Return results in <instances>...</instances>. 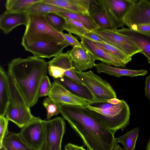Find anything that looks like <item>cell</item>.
Instances as JSON below:
<instances>
[{"instance_id": "1", "label": "cell", "mask_w": 150, "mask_h": 150, "mask_svg": "<svg viewBox=\"0 0 150 150\" xmlns=\"http://www.w3.org/2000/svg\"><path fill=\"white\" fill-rule=\"evenodd\" d=\"M60 113L82 140L88 150H113L114 134L102 124L86 107L57 104Z\"/></svg>"}, {"instance_id": "2", "label": "cell", "mask_w": 150, "mask_h": 150, "mask_svg": "<svg viewBox=\"0 0 150 150\" xmlns=\"http://www.w3.org/2000/svg\"><path fill=\"white\" fill-rule=\"evenodd\" d=\"M28 13V22L21 42L25 50L38 58H50L62 53L69 45L63 32L52 28L44 14Z\"/></svg>"}, {"instance_id": "3", "label": "cell", "mask_w": 150, "mask_h": 150, "mask_svg": "<svg viewBox=\"0 0 150 150\" xmlns=\"http://www.w3.org/2000/svg\"><path fill=\"white\" fill-rule=\"evenodd\" d=\"M48 66L45 60L34 56L15 58L8 64V74L13 78L29 107L38 103L39 88L47 75Z\"/></svg>"}, {"instance_id": "4", "label": "cell", "mask_w": 150, "mask_h": 150, "mask_svg": "<svg viewBox=\"0 0 150 150\" xmlns=\"http://www.w3.org/2000/svg\"><path fill=\"white\" fill-rule=\"evenodd\" d=\"M92 115L104 126L115 134L123 130L129 124L130 111L127 102L123 100L114 108L104 109L88 104L86 107Z\"/></svg>"}, {"instance_id": "5", "label": "cell", "mask_w": 150, "mask_h": 150, "mask_svg": "<svg viewBox=\"0 0 150 150\" xmlns=\"http://www.w3.org/2000/svg\"><path fill=\"white\" fill-rule=\"evenodd\" d=\"M78 77L91 91L96 102H107L117 98L116 93L110 84L91 70L79 71L74 70Z\"/></svg>"}, {"instance_id": "6", "label": "cell", "mask_w": 150, "mask_h": 150, "mask_svg": "<svg viewBox=\"0 0 150 150\" xmlns=\"http://www.w3.org/2000/svg\"><path fill=\"white\" fill-rule=\"evenodd\" d=\"M105 12L110 28H123V20L137 0H99Z\"/></svg>"}, {"instance_id": "7", "label": "cell", "mask_w": 150, "mask_h": 150, "mask_svg": "<svg viewBox=\"0 0 150 150\" xmlns=\"http://www.w3.org/2000/svg\"><path fill=\"white\" fill-rule=\"evenodd\" d=\"M43 122L45 134L43 150H62V140L66 131L65 119L57 117Z\"/></svg>"}, {"instance_id": "8", "label": "cell", "mask_w": 150, "mask_h": 150, "mask_svg": "<svg viewBox=\"0 0 150 150\" xmlns=\"http://www.w3.org/2000/svg\"><path fill=\"white\" fill-rule=\"evenodd\" d=\"M19 133L23 141L29 146L36 150L43 149L45 129L43 120L39 117L22 128Z\"/></svg>"}, {"instance_id": "9", "label": "cell", "mask_w": 150, "mask_h": 150, "mask_svg": "<svg viewBox=\"0 0 150 150\" xmlns=\"http://www.w3.org/2000/svg\"><path fill=\"white\" fill-rule=\"evenodd\" d=\"M93 32L104 40L118 48L128 56L141 53L142 50L127 37L117 32L115 29L102 28Z\"/></svg>"}, {"instance_id": "10", "label": "cell", "mask_w": 150, "mask_h": 150, "mask_svg": "<svg viewBox=\"0 0 150 150\" xmlns=\"http://www.w3.org/2000/svg\"><path fill=\"white\" fill-rule=\"evenodd\" d=\"M124 25L129 28L132 25H150V2L138 0L124 16Z\"/></svg>"}, {"instance_id": "11", "label": "cell", "mask_w": 150, "mask_h": 150, "mask_svg": "<svg viewBox=\"0 0 150 150\" xmlns=\"http://www.w3.org/2000/svg\"><path fill=\"white\" fill-rule=\"evenodd\" d=\"M48 96L57 104H63L86 107L88 103L68 90L56 79L52 83Z\"/></svg>"}, {"instance_id": "12", "label": "cell", "mask_w": 150, "mask_h": 150, "mask_svg": "<svg viewBox=\"0 0 150 150\" xmlns=\"http://www.w3.org/2000/svg\"><path fill=\"white\" fill-rule=\"evenodd\" d=\"M5 115L9 121L21 129L36 118L32 114L28 105L12 103H10Z\"/></svg>"}, {"instance_id": "13", "label": "cell", "mask_w": 150, "mask_h": 150, "mask_svg": "<svg viewBox=\"0 0 150 150\" xmlns=\"http://www.w3.org/2000/svg\"><path fill=\"white\" fill-rule=\"evenodd\" d=\"M80 38L83 47L89 52L95 60H99L110 65L126 67V65L124 63L106 52L93 41L84 37Z\"/></svg>"}, {"instance_id": "14", "label": "cell", "mask_w": 150, "mask_h": 150, "mask_svg": "<svg viewBox=\"0 0 150 150\" xmlns=\"http://www.w3.org/2000/svg\"><path fill=\"white\" fill-rule=\"evenodd\" d=\"M28 19L29 13L26 11H6L0 16V28L5 34H7L18 26L21 25L26 26Z\"/></svg>"}, {"instance_id": "15", "label": "cell", "mask_w": 150, "mask_h": 150, "mask_svg": "<svg viewBox=\"0 0 150 150\" xmlns=\"http://www.w3.org/2000/svg\"><path fill=\"white\" fill-rule=\"evenodd\" d=\"M68 51L75 70L83 71L95 66V59L83 47H74Z\"/></svg>"}, {"instance_id": "16", "label": "cell", "mask_w": 150, "mask_h": 150, "mask_svg": "<svg viewBox=\"0 0 150 150\" xmlns=\"http://www.w3.org/2000/svg\"><path fill=\"white\" fill-rule=\"evenodd\" d=\"M42 2L71 13L90 16V0H43Z\"/></svg>"}, {"instance_id": "17", "label": "cell", "mask_w": 150, "mask_h": 150, "mask_svg": "<svg viewBox=\"0 0 150 150\" xmlns=\"http://www.w3.org/2000/svg\"><path fill=\"white\" fill-rule=\"evenodd\" d=\"M118 33L125 36L132 42L142 50L141 53L147 59L150 64V36L146 35L130 29L123 28L115 29Z\"/></svg>"}, {"instance_id": "18", "label": "cell", "mask_w": 150, "mask_h": 150, "mask_svg": "<svg viewBox=\"0 0 150 150\" xmlns=\"http://www.w3.org/2000/svg\"><path fill=\"white\" fill-rule=\"evenodd\" d=\"M74 95L91 104L96 103L95 98L89 90L84 85L78 83L65 75L56 79Z\"/></svg>"}, {"instance_id": "19", "label": "cell", "mask_w": 150, "mask_h": 150, "mask_svg": "<svg viewBox=\"0 0 150 150\" xmlns=\"http://www.w3.org/2000/svg\"><path fill=\"white\" fill-rule=\"evenodd\" d=\"M48 65L58 67L65 70L64 75L79 83L83 85L74 72L68 50L62 53L47 62Z\"/></svg>"}, {"instance_id": "20", "label": "cell", "mask_w": 150, "mask_h": 150, "mask_svg": "<svg viewBox=\"0 0 150 150\" xmlns=\"http://www.w3.org/2000/svg\"><path fill=\"white\" fill-rule=\"evenodd\" d=\"M95 67L96 69L97 72L99 74L103 73L117 78L124 76L133 77L144 76L148 73L147 70L146 69L135 70L121 69L112 67L103 63L96 64Z\"/></svg>"}, {"instance_id": "21", "label": "cell", "mask_w": 150, "mask_h": 150, "mask_svg": "<svg viewBox=\"0 0 150 150\" xmlns=\"http://www.w3.org/2000/svg\"><path fill=\"white\" fill-rule=\"evenodd\" d=\"M10 92L8 74L0 67V116H5L10 103Z\"/></svg>"}, {"instance_id": "22", "label": "cell", "mask_w": 150, "mask_h": 150, "mask_svg": "<svg viewBox=\"0 0 150 150\" xmlns=\"http://www.w3.org/2000/svg\"><path fill=\"white\" fill-rule=\"evenodd\" d=\"M0 149L3 150H36L23 141L19 133L9 131L4 138Z\"/></svg>"}, {"instance_id": "23", "label": "cell", "mask_w": 150, "mask_h": 150, "mask_svg": "<svg viewBox=\"0 0 150 150\" xmlns=\"http://www.w3.org/2000/svg\"><path fill=\"white\" fill-rule=\"evenodd\" d=\"M89 12L99 28H110L105 12L99 0H90Z\"/></svg>"}, {"instance_id": "24", "label": "cell", "mask_w": 150, "mask_h": 150, "mask_svg": "<svg viewBox=\"0 0 150 150\" xmlns=\"http://www.w3.org/2000/svg\"><path fill=\"white\" fill-rule=\"evenodd\" d=\"M57 13L64 17L81 23L90 31L93 32L99 28L98 25L90 15H83L69 12Z\"/></svg>"}, {"instance_id": "25", "label": "cell", "mask_w": 150, "mask_h": 150, "mask_svg": "<svg viewBox=\"0 0 150 150\" xmlns=\"http://www.w3.org/2000/svg\"><path fill=\"white\" fill-rule=\"evenodd\" d=\"M41 1L35 3L28 8L26 11L28 13L45 14L50 13L71 12L58 7L44 3Z\"/></svg>"}, {"instance_id": "26", "label": "cell", "mask_w": 150, "mask_h": 150, "mask_svg": "<svg viewBox=\"0 0 150 150\" xmlns=\"http://www.w3.org/2000/svg\"><path fill=\"white\" fill-rule=\"evenodd\" d=\"M101 48L111 55L119 59L125 65L132 60L130 57L113 45L105 41L94 42Z\"/></svg>"}, {"instance_id": "27", "label": "cell", "mask_w": 150, "mask_h": 150, "mask_svg": "<svg viewBox=\"0 0 150 150\" xmlns=\"http://www.w3.org/2000/svg\"><path fill=\"white\" fill-rule=\"evenodd\" d=\"M139 129L135 127L125 134L116 138L117 143L122 144L125 150H134Z\"/></svg>"}, {"instance_id": "28", "label": "cell", "mask_w": 150, "mask_h": 150, "mask_svg": "<svg viewBox=\"0 0 150 150\" xmlns=\"http://www.w3.org/2000/svg\"><path fill=\"white\" fill-rule=\"evenodd\" d=\"M42 0H7L5 6L6 11L13 12L26 11L33 4Z\"/></svg>"}, {"instance_id": "29", "label": "cell", "mask_w": 150, "mask_h": 150, "mask_svg": "<svg viewBox=\"0 0 150 150\" xmlns=\"http://www.w3.org/2000/svg\"><path fill=\"white\" fill-rule=\"evenodd\" d=\"M49 24L57 31L62 33L66 30L67 23L65 18L57 13L44 14Z\"/></svg>"}, {"instance_id": "30", "label": "cell", "mask_w": 150, "mask_h": 150, "mask_svg": "<svg viewBox=\"0 0 150 150\" xmlns=\"http://www.w3.org/2000/svg\"><path fill=\"white\" fill-rule=\"evenodd\" d=\"M64 17L67 23V27L66 30L69 33L74 34L81 37H83L86 32L90 31L81 23L74 20Z\"/></svg>"}, {"instance_id": "31", "label": "cell", "mask_w": 150, "mask_h": 150, "mask_svg": "<svg viewBox=\"0 0 150 150\" xmlns=\"http://www.w3.org/2000/svg\"><path fill=\"white\" fill-rule=\"evenodd\" d=\"M42 104L47 110V120H50L53 116L57 115L60 113L57 104L49 97L46 98Z\"/></svg>"}, {"instance_id": "32", "label": "cell", "mask_w": 150, "mask_h": 150, "mask_svg": "<svg viewBox=\"0 0 150 150\" xmlns=\"http://www.w3.org/2000/svg\"><path fill=\"white\" fill-rule=\"evenodd\" d=\"M52 86V83L49 77L46 75L43 79L40 84L38 93L39 97L48 96Z\"/></svg>"}, {"instance_id": "33", "label": "cell", "mask_w": 150, "mask_h": 150, "mask_svg": "<svg viewBox=\"0 0 150 150\" xmlns=\"http://www.w3.org/2000/svg\"><path fill=\"white\" fill-rule=\"evenodd\" d=\"M8 120L5 116H0V147L6 135L9 132L8 130Z\"/></svg>"}, {"instance_id": "34", "label": "cell", "mask_w": 150, "mask_h": 150, "mask_svg": "<svg viewBox=\"0 0 150 150\" xmlns=\"http://www.w3.org/2000/svg\"><path fill=\"white\" fill-rule=\"evenodd\" d=\"M65 71V70L60 67L48 65L49 74L55 79L63 77L64 76Z\"/></svg>"}, {"instance_id": "35", "label": "cell", "mask_w": 150, "mask_h": 150, "mask_svg": "<svg viewBox=\"0 0 150 150\" xmlns=\"http://www.w3.org/2000/svg\"><path fill=\"white\" fill-rule=\"evenodd\" d=\"M133 31L150 36V25H132L129 28Z\"/></svg>"}, {"instance_id": "36", "label": "cell", "mask_w": 150, "mask_h": 150, "mask_svg": "<svg viewBox=\"0 0 150 150\" xmlns=\"http://www.w3.org/2000/svg\"><path fill=\"white\" fill-rule=\"evenodd\" d=\"M62 34L66 41L69 45L73 47H83L81 42H80L77 39L71 34L62 33Z\"/></svg>"}, {"instance_id": "37", "label": "cell", "mask_w": 150, "mask_h": 150, "mask_svg": "<svg viewBox=\"0 0 150 150\" xmlns=\"http://www.w3.org/2000/svg\"><path fill=\"white\" fill-rule=\"evenodd\" d=\"M83 37L88 38L94 42L105 41L102 38L94 33L93 32L90 31L86 32Z\"/></svg>"}, {"instance_id": "38", "label": "cell", "mask_w": 150, "mask_h": 150, "mask_svg": "<svg viewBox=\"0 0 150 150\" xmlns=\"http://www.w3.org/2000/svg\"><path fill=\"white\" fill-rule=\"evenodd\" d=\"M145 93L150 103V74L145 78Z\"/></svg>"}, {"instance_id": "39", "label": "cell", "mask_w": 150, "mask_h": 150, "mask_svg": "<svg viewBox=\"0 0 150 150\" xmlns=\"http://www.w3.org/2000/svg\"><path fill=\"white\" fill-rule=\"evenodd\" d=\"M79 146L71 143H68L66 144L64 147V150H88L85 149L83 146Z\"/></svg>"}, {"instance_id": "40", "label": "cell", "mask_w": 150, "mask_h": 150, "mask_svg": "<svg viewBox=\"0 0 150 150\" xmlns=\"http://www.w3.org/2000/svg\"><path fill=\"white\" fill-rule=\"evenodd\" d=\"M121 102V100H119L117 98H112L108 100L107 102L112 104L115 105L120 103Z\"/></svg>"}, {"instance_id": "41", "label": "cell", "mask_w": 150, "mask_h": 150, "mask_svg": "<svg viewBox=\"0 0 150 150\" xmlns=\"http://www.w3.org/2000/svg\"><path fill=\"white\" fill-rule=\"evenodd\" d=\"M114 150H125L124 148L121 147L119 145V144L117 143V144L114 146L113 149Z\"/></svg>"}, {"instance_id": "42", "label": "cell", "mask_w": 150, "mask_h": 150, "mask_svg": "<svg viewBox=\"0 0 150 150\" xmlns=\"http://www.w3.org/2000/svg\"><path fill=\"white\" fill-rule=\"evenodd\" d=\"M146 150H150V137L146 148Z\"/></svg>"}, {"instance_id": "43", "label": "cell", "mask_w": 150, "mask_h": 150, "mask_svg": "<svg viewBox=\"0 0 150 150\" xmlns=\"http://www.w3.org/2000/svg\"><path fill=\"white\" fill-rule=\"evenodd\" d=\"M149 1L150 2V0H149Z\"/></svg>"}, {"instance_id": "44", "label": "cell", "mask_w": 150, "mask_h": 150, "mask_svg": "<svg viewBox=\"0 0 150 150\" xmlns=\"http://www.w3.org/2000/svg\"><path fill=\"white\" fill-rule=\"evenodd\" d=\"M42 150H43V149H42Z\"/></svg>"}]
</instances>
